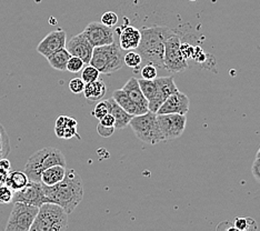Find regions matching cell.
I'll return each instance as SVG.
<instances>
[{
	"label": "cell",
	"instance_id": "cell-1",
	"mask_svg": "<svg viewBox=\"0 0 260 231\" xmlns=\"http://www.w3.org/2000/svg\"><path fill=\"white\" fill-rule=\"evenodd\" d=\"M44 191L48 203L60 206L70 215L84 199V183L80 175L70 169L60 182L49 187L44 186Z\"/></svg>",
	"mask_w": 260,
	"mask_h": 231
},
{
	"label": "cell",
	"instance_id": "cell-2",
	"mask_svg": "<svg viewBox=\"0 0 260 231\" xmlns=\"http://www.w3.org/2000/svg\"><path fill=\"white\" fill-rule=\"evenodd\" d=\"M140 32V44L136 50L139 52L143 61L151 63L157 68L165 69V43L175 31L167 26H151L143 27Z\"/></svg>",
	"mask_w": 260,
	"mask_h": 231
},
{
	"label": "cell",
	"instance_id": "cell-3",
	"mask_svg": "<svg viewBox=\"0 0 260 231\" xmlns=\"http://www.w3.org/2000/svg\"><path fill=\"white\" fill-rule=\"evenodd\" d=\"M68 229V213L60 206L45 203L39 207L30 231H64Z\"/></svg>",
	"mask_w": 260,
	"mask_h": 231
},
{
	"label": "cell",
	"instance_id": "cell-4",
	"mask_svg": "<svg viewBox=\"0 0 260 231\" xmlns=\"http://www.w3.org/2000/svg\"><path fill=\"white\" fill-rule=\"evenodd\" d=\"M123 56L125 52L120 48L119 44L112 43L106 46L93 47L89 64L97 68L100 74L110 75L125 66Z\"/></svg>",
	"mask_w": 260,
	"mask_h": 231
},
{
	"label": "cell",
	"instance_id": "cell-5",
	"mask_svg": "<svg viewBox=\"0 0 260 231\" xmlns=\"http://www.w3.org/2000/svg\"><path fill=\"white\" fill-rule=\"evenodd\" d=\"M56 164L66 166V158L57 148L47 147L35 152L28 159L25 166V173L28 176L29 180L40 182V177L43 171Z\"/></svg>",
	"mask_w": 260,
	"mask_h": 231
},
{
	"label": "cell",
	"instance_id": "cell-6",
	"mask_svg": "<svg viewBox=\"0 0 260 231\" xmlns=\"http://www.w3.org/2000/svg\"><path fill=\"white\" fill-rule=\"evenodd\" d=\"M129 126L133 128L137 138L145 144L153 146L165 141L158 123L157 114L155 112L148 111L143 115L134 116L129 122Z\"/></svg>",
	"mask_w": 260,
	"mask_h": 231
},
{
	"label": "cell",
	"instance_id": "cell-7",
	"mask_svg": "<svg viewBox=\"0 0 260 231\" xmlns=\"http://www.w3.org/2000/svg\"><path fill=\"white\" fill-rule=\"evenodd\" d=\"M39 207L23 203H14L6 224V231H30V227L38 213Z\"/></svg>",
	"mask_w": 260,
	"mask_h": 231
},
{
	"label": "cell",
	"instance_id": "cell-8",
	"mask_svg": "<svg viewBox=\"0 0 260 231\" xmlns=\"http://www.w3.org/2000/svg\"><path fill=\"white\" fill-rule=\"evenodd\" d=\"M180 37L173 34L165 43L164 66L170 73H182L188 68V61L180 52Z\"/></svg>",
	"mask_w": 260,
	"mask_h": 231
},
{
	"label": "cell",
	"instance_id": "cell-9",
	"mask_svg": "<svg viewBox=\"0 0 260 231\" xmlns=\"http://www.w3.org/2000/svg\"><path fill=\"white\" fill-rule=\"evenodd\" d=\"M157 119L165 141L180 138L187 124L186 115L165 114L157 115Z\"/></svg>",
	"mask_w": 260,
	"mask_h": 231
},
{
	"label": "cell",
	"instance_id": "cell-10",
	"mask_svg": "<svg viewBox=\"0 0 260 231\" xmlns=\"http://www.w3.org/2000/svg\"><path fill=\"white\" fill-rule=\"evenodd\" d=\"M13 203H23L40 207L43 204L48 203V199L45 195L43 183L29 180L25 187L14 192Z\"/></svg>",
	"mask_w": 260,
	"mask_h": 231
},
{
	"label": "cell",
	"instance_id": "cell-11",
	"mask_svg": "<svg viewBox=\"0 0 260 231\" xmlns=\"http://www.w3.org/2000/svg\"><path fill=\"white\" fill-rule=\"evenodd\" d=\"M156 82V94L150 102L148 103V109L151 112H155L157 114L158 109L160 108V106L162 103L166 100L170 94H173L175 92L178 91V88H177L174 77L173 76H168V77H157L155 79Z\"/></svg>",
	"mask_w": 260,
	"mask_h": 231
},
{
	"label": "cell",
	"instance_id": "cell-12",
	"mask_svg": "<svg viewBox=\"0 0 260 231\" xmlns=\"http://www.w3.org/2000/svg\"><path fill=\"white\" fill-rule=\"evenodd\" d=\"M82 32L93 47L106 46L115 43V34L112 28L105 26L102 22L93 21L88 23Z\"/></svg>",
	"mask_w": 260,
	"mask_h": 231
},
{
	"label": "cell",
	"instance_id": "cell-13",
	"mask_svg": "<svg viewBox=\"0 0 260 231\" xmlns=\"http://www.w3.org/2000/svg\"><path fill=\"white\" fill-rule=\"evenodd\" d=\"M189 106H190V100H189L187 94L180 92L179 90L170 94V96L165 100L160 108L158 109L157 115L165 114H181L187 115L189 111Z\"/></svg>",
	"mask_w": 260,
	"mask_h": 231
},
{
	"label": "cell",
	"instance_id": "cell-14",
	"mask_svg": "<svg viewBox=\"0 0 260 231\" xmlns=\"http://www.w3.org/2000/svg\"><path fill=\"white\" fill-rule=\"evenodd\" d=\"M67 43V34L62 29L49 32L37 46V51L41 56L48 57L52 52L64 48Z\"/></svg>",
	"mask_w": 260,
	"mask_h": 231
},
{
	"label": "cell",
	"instance_id": "cell-15",
	"mask_svg": "<svg viewBox=\"0 0 260 231\" xmlns=\"http://www.w3.org/2000/svg\"><path fill=\"white\" fill-rule=\"evenodd\" d=\"M66 49L68 50L70 55L81 58L84 62L88 64L92 56L93 46L89 43V40L86 38L84 32H81L74 36L68 43H66Z\"/></svg>",
	"mask_w": 260,
	"mask_h": 231
},
{
	"label": "cell",
	"instance_id": "cell-16",
	"mask_svg": "<svg viewBox=\"0 0 260 231\" xmlns=\"http://www.w3.org/2000/svg\"><path fill=\"white\" fill-rule=\"evenodd\" d=\"M117 32H119V46L123 51L137 49L141 39V32L139 29L133 26L123 25L118 29Z\"/></svg>",
	"mask_w": 260,
	"mask_h": 231
},
{
	"label": "cell",
	"instance_id": "cell-17",
	"mask_svg": "<svg viewBox=\"0 0 260 231\" xmlns=\"http://www.w3.org/2000/svg\"><path fill=\"white\" fill-rule=\"evenodd\" d=\"M121 89L127 93V96L130 99H132L133 102L136 105H137L141 110H143L144 114H146V112L149 111V109H148V100L146 99L143 91H141L137 78L132 77V78H130L126 82V85L123 86Z\"/></svg>",
	"mask_w": 260,
	"mask_h": 231
},
{
	"label": "cell",
	"instance_id": "cell-18",
	"mask_svg": "<svg viewBox=\"0 0 260 231\" xmlns=\"http://www.w3.org/2000/svg\"><path fill=\"white\" fill-rule=\"evenodd\" d=\"M77 120L68 116H59L56 120L55 134L58 138L72 139L77 137L80 139V136L77 133Z\"/></svg>",
	"mask_w": 260,
	"mask_h": 231
},
{
	"label": "cell",
	"instance_id": "cell-19",
	"mask_svg": "<svg viewBox=\"0 0 260 231\" xmlns=\"http://www.w3.org/2000/svg\"><path fill=\"white\" fill-rule=\"evenodd\" d=\"M107 104L109 107V114H111L115 118V129H123L129 126V122L134 116L128 114L125 109L121 108L115 102L114 98L107 99Z\"/></svg>",
	"mask_w": 260,
	"mask_h": 231
},
{
	"label": "cell",
	"instance_id": "cell-20",
	"mask_svg": "<svg viewBox=\"0 0 260 231\" xmlns=\"http://www.w3.org/2000/svg\"><path fill=\"white\" fill-rule=\"evenodd\" d=\"M66 166H52V167L47 168L45 171H43L40 177V182L44 186H54L63 179L64 176H66Z\"/></svg>",
	"mask_w": 260,
	"mask_h": 231
},
{
	"label": "cell",
	"instance_id": "cell-21",
	"mask_svg": "<svg viewBox=\"0 0 260 231\" xmlns=\"http://www.w3.org/2000/svg\"><path fill=\"white\" fill-rule=\"evenodd\" d=\"M82 92L85 94V98L89 102H99V100H103L107 93V86L102 79H97L86 84Z\"/></svg>",
	"mask_w": 260,
	"mask_h": 231
},
{
	"label": "cell",
	"instance_id": "cell-22",
	"mask_svg": "<svg viewBox=\"0 0 260 231\" xmlns=\"http://www.w3.org/2000/svg\"><path fill=\"white\" fill-rule=\"evenodd\" d=\"M112 98H114L115 102L119 105L121 108L125 109L128 114L133 116H138V115L144 114L143 110H141L139 107L127 96V93L123 91L122 89L115 90L114 93H112Z\"/></svg>",
	"mask_w": 260,
	"mask_h": 231
},
{
	"label": "cell",
	"instance_id": "cell-23",
	"mask_svg": "<svg viewBox=\"0 0 260 231\" xmlns=\"http://www.w3.org/2000/svg\"><path fill=\"white\" fill-rule=\"evenodd\" d=\"M70 57H72V55H70L68 50L66 49V47H64V48L52 52L51 55L47 57V60H48L49 64L54 69L58 71H66L67 62Z\"/></svg>",
	"mask_w": 260,
	"mask_h": 231
},
{
	"label": "cell",
	"instance_id": "cell-24",
	"mask_svg": "<svg viewBox=\"0 0 260 231\" xmlns=\"http://www.w3.org/2000/svg\"><path fill=\"white\" fill-rule=\"evenodd\" d=\"M29 182V178L25 171L14 170L9 171L7 179H6V185H7L14 192L18 191L25 187Z\"/></svg>",
	"mask_w": 260,
	"mask_h": 231
},
{
	"label": "cell",
	"instance_id": "cell-25",
	"mask_svg": "<svg viewBox=\"0 0 260 231\" xmlns=\"http://www.w3.org/2000/svg\"><path fill=\"white\" fill-rule=\"evenodd\" d=\"M123 62H125L126 66L129 68H133L135 73L140 69V64L143 62V58L139 55L137 50H129L127 53L123 56Z\"/></svg>",
	"mask_w": 260,
	"mask_h": 231
},
{
	"label": "cell",
	"instance_id": "cell-26",
	"mask_svg": "<svg viewBox=\"0 0 260 231\" xmlns=\"http://www.w3.org/2000/svg\"><path fill=\"white\" fill-rule=\"evenodd\" d=\"M138 82H139V86H140V89L141 91H143L144 96L146 97V99L148 100V103L150 102V100L155 97L156 94V82H155V79L153 80H147V79H138Z\"/></svg>",
	"mask_w": 260,
	"mask_h": 231
},
{
	"label": "cell",
	"instance_id": "cell-27",
	"mask_svg": "<svg viewBox=\"0 0 260 231\" xmlns=\"http://www.w3.org/2000/svg\"><path fill=\"white\" fill-rule=\"evenodd\" d=\"M234 229L238 231H247V230H257V223L252 218H236L234 220Z\"/></svg>",
	"mask_w": 260,
	"mask_h": 231
},
{
	"label": "cell",
	"instance_id": "cell-28",
	"mask_svg": "<svg viewBox=\"0 0 260 231\" xmlns=\"http://www.w3.org/2000/svg\"><path fill=\"white\" fill-rule=\"evenodd\" d=\"M10 152V140L3 124H0V159L6 158Z\"/></svg>",
	"mask_w": 260,
	"mask_h": 231
},
{
	"label": "cell",
	"instance_id": "cell-29",
	"mask_svg": "<svg viewBox=\"0 0 260 231\" xmlns=\"http://www.w3.org/2000/svg\"><path fill=\"white\" fill-rule=\"evenodd\" d=\"M100 73L97 68H94L91 64L88 63V66L84 67V69L81 70V77L80 78L84 80L85 84H88V82H92L94 80L99 79Z\"/></svg>",
	"mask_w": 260,
	"mask_h": 231
},
{
	"label": "cell",
	"instance_id": "cell-30",
	"mask_svg": "<svg viewBox=\"0 0 260 231\" xmlns=\"http://www.w3.org/2000/svg\"><path fill=\"white\" fill-rule=\"evenodd\" d=\"M85 64L86 63L84 62V60H82L81 58L72 56L68 60V62H67V69L66 70L69 71V73H73V74L80 73V71L84 69Z\"/></svg>",
	"mask_w": 260,
	"mask_h": 231
},
{
	"label": "cell",
	"instance_id": "cell-31",
	"mask_svg": "<svg viewBox=\"0 0 260 231\" xmlns=\"http://www.w3.org/2000/svg\"><path fill=\"white\" fill-rule=\"evenodd\" d=\"M109 114V107L107 104V100H99L98 104L94 107L91 115L96 118V119L100 120L103 117Z\"/></svg>",
	"mask_w": 260,
	"mask_h": 231
},
{
	"label": "cell",
	"instance_id": "cell-32",
	"mask_svg": "<svg viewBox=\"0 0 260 231\" xmlns=\"http://www.w3.org/2000/svg\"><path fill=\"white\" fill-rule=\"evenodd\" d=\"M13 199H14V191L11 190L6 183L0 185V204L8 205L10 203H13Z\"/></svg>",
	"mask_w": 260,
	"mask_h": 231
},
{
	"label": "cell",
	"instance_id": "cell-33",
	"mask_svg": "<svg viewBox=\"0 0 260 231\" xmlns=\"http://www.w3.org/2000/svg\"><path fill=\"white\" fill-rule=\"evenodd\" d=\"M140 75L144 79H147V80L156 79L157 78V67H155L151 63H147L145 67L141 68Z\"/></svg>",
	"mask_w": 260,
	"mask_h": 231
},
{
	"label": "cell",
	"instance_id": "cell-34",
	"mask_svg": "<svg viewBox=\"0 0 260 231\" xmlns=\"http://www.w3.org/2000/svg\"><path fill=\"white\" fill-rule=\"evenodd\" d=\"M100 22L104 23V25L107 27H115L118 23V15L114 13V11H107V13H105L102 16V20H100Z\"/></svg>",
	"mask_w": 260,
	"mask_h": 231
},
{
	"label": "cell",
	"instance_id": "cell-35",
	"mask_svg": "<svg viewBox=\"0 0 260 231\" xmlns=\"http://www.w3.org/2000/svg\"><path fill=\"white\" fill-rule=\"evenodd\" d=\"M85 82L81 78H74L69 81V89L70 91L75 94H79L84 91L85 88Z\"/></svg>",
	"mask_w": 260,
	"mask_h": 231
},
{
	"label": "cell",
	"instance_id": "cell-36",
	"mask_svg": "<svg viewBox=\"0 0 260 231\" xmlns=\"http://www.w3.org/2000/svg\"><path fill=\"white\" fill-rule=\"evenodd\" d=\"M193 48L194 47L188 43L180 44V52H181L182 57H184L187 61L189 60V59H191L192 53H193Z\"/></svg>",
	"mask_w": 260,
	"mask_h": 231
},
{
	"label": "cell",
	"instance_id": "cell-37",
	"mask_svg": "<svg viewBox=\"0 0 260 231\" xmlns=\"http://www.w3.org/2000/svg\"><path fill=\"white\" fill-rule=\"evenodd\" d=\"M191 59H193L194 61H196V62H199V63H203V62H205V61H206L207 55H206V52L202 49V47H199V46H196V47H194Z\"/></svg>",
	"mask_w": 260,
	"mask_h": 231
},
{
	"label": "cell",
	"instance_id": "cell-38",
	"mask_svg": "<svg viewBox=\"0 0 260 231\" xmlns=\"http://www.w3.org/2000/svg\"><path fill=\"white\" fill-rule=\"evenodd\" d=\"M115 130H116L115 127H106V126H103V124H100V123L97 124V131H98L100 137H103V138L111 137V136L114 135Z\"/></svg>",
	"mask_w": 260,
	"mask_h": 231
},
{
	"label": "cell",
	"instance_id": "cell-39",
	"mask_svg": "<svg viewBox=\"0 0 260 231\" xmlns=\"http://www.w3.org/2000/svg\"><path fill=\"white\" fill-rule=\"evenodd\" d=\"M251 174L256 181L260 183V158H256L255 161H253L251 167Z\"/></svg>",
	"mask_w": 260,
	"mask_h": 231
},
{
	"label": "cell",
	"instance_id": "cell-40",
	"mask_svg": "<svg viewBox=\"0 0 260 231\" xmlns=\"http://www.w3.org/2000/svg\"><path fill=\"white\" fill-rule=\"evenodd\" d=\"M99 123L106 127H115V118L111 114H108L99 120Z\"/></svg>",
	"mask_w": 260,
	"mask_h": 231
},
{
	"label": "cell",
	"instance_id": "cell-41",
	"mask_svg": "<svg viewBox=\"0 0 260 231\" xmlns=\"http://www.w3.org/2000/svg\"><path fill=\"white\" fill-rule=\"evenodd\" d=\"M9 171L10 170H7V169L0 167V185H3V183L6 182V179H7Z\"/></svg>",
	"mask_w": 260,
	"mask_h": 231
},
{
	"label": "cell",
	"instance_id": "cell-42",
	"mask_svg": "<svg viewBox=\"0 0 260 231\" xmlns=\"http://www.w3.org/2000/svg\"><path fill=\"white\" fill-rule=\"evenodd\" d=\"M0 167H2V168H5V169H7V170H10V168H11V163H10V161H9L8 159L3 158V159H0Z\"/></svg>",
	"mask_w": 260,
	"mask_h": 231
},
{
	"label": "cell",
	"instance_id": "cell-43",
	"mask_svg": "<svg viewBox=\"0 0 260 231\" xmlns=\"http://www.w3.org/2000/svg\"><path fill=\"white\" fill-rule=\"evenodd\" d=\"M228 222H229V221H223V222H221V223L219 224V226L217 227V229L224 228L226 230H235V229H234V224H233V223H229V226H227Z\"/></svg>",
	"mask_w": 260,
	"mask_h": 231
},
{
	"label": "cell",
	"instance_id": "cell-44",
	"mask_svg": "<svg viewBox=\"0 0 260 231\" xmlns=\"http://www.w3.org/2000/svg\"><path fill=\"white\" fill-rule=\"evenodd\" d=\"M256 158H260V148L258 149V151H257V155H256Z\"/></svg>",
	"mask_w": 260,
	"mask_h": 231
},
{
	"label": "cell",
	"instance_id": "cell-45",
	"mask_svg": "<svg viewBox=\"0 0 260 231\" xmlns=\"http://www.w3.org/2000/svg\"><path fill=\"white\" fill-rule=\"evenodd\" d=\"M190 2H196V0H190Z\"/></svg>",
	"mask_w": 260,
	"mask_h": 231
}]
</instances>
